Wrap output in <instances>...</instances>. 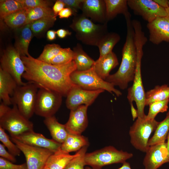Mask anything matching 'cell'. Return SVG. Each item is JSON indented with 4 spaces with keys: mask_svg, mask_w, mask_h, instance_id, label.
Listing matches in <instances>:
<instances>
[{
    "mask_svg": "<svg viewBox=\"0 0 169 169\" xmlns=\"http://www.w3.org/2000/svg\"><path fill=\"white\" fill-rule=\"evenodd\" d=\"M21 58L25 67L22 78L35 84L39 88L50 89L66 97L76 85L70 78L71 74L77 70L74 60L65 64L55 65L40 61L29 54L21 56Z\"/></svg>",
    "mask_w": 169,
    "mask_h": 169,
    "instance_id": "1",
    "label": "cell"
},
{
    "mask_svg": "<svg viewBox=\"0 0 169 169\" xmlns=\"http://www.w3.org/2000/svg\"><path fill=\"white\" fill-rule=\"evenodd\" d=\"M127 33L125 42L122 50V57L120 65L115 73L110 74L105 81L118 86L124 90L129 83L134 79L137 62L135 32L131 20V15L126 17Z\"/></svg>",
    "mask_w": 169,
    "mask_h": 169,
    "instance_id": "2",
    "label": "cell"
},
{
    "mask_svg": "<svg viewBox=\"0 0 169 169\" xmlns=\"http://www.w3.org/2000/svg\"><path fill=\"white\" fill-rule=\"evenodd\" d=\"M70 27L75 33L76 39L83 44L97 46L108 32L107 23L96 24L82 14L74 16Z\"/></svg>",
    "mask_w": 169,
    "mask_h": 169,
    "instance_id": "3",
    "label": "cell"
},
{
    "mask_svg": "<svg viewBox=\"0 0 169 169\" xmlns=\"http://www.w3.org/2000/svg\"><path fill=\"white\" fill-rule=\"evenodd\" d=\"M12 108L2 102L0 105V127L7 131L11 137L33 131V123L23 116L17 106Z\"/></svg>",
    "mask_w": 169,
    "mask_h": 169,
    "instance_id": "4",
    "label": "cell"
},
{
    "mask_svg": "<svg viewBox=\"0 0 169 169\" xmlns=\"http://www.w3.org/2000/svg\"><path fill=\"white\" fill-rule=\"evenodd\" d=\"M133 156V154L122 150H119L110 146L85 154V165L93 169H101L104 166L118 163H122Z\"/></svg>",
    "mask_w": 169,
    "mask_h": 169,
    "instance_id": "5",
    "label": "cell"
},
{
    "mask_svg": "<svg viewBox=\"0 0 169 169\" xmlns=\"http://www.w3.org/2000/svg\"><path fill=\"white\" fill-rule=\"evenodd\" d=\"M144 44L139 42L136 44L137 62L135 75L132 86L127 90V98L130 104L136 102L138 112V117L143 118L146 115L144 113L145 93L141 74V61L143 55Z\"/></svg>",
    "mask_w": 169,
    "mask_h": 169,
    "instance_id": "6",
    "label": "cell"
},
{
    "mask_svg": "<svg viewBox=\"0 0 169 169\" xmlns=\"http://www.w3.org/2000/svg\"><path fill=\"white\" fill-rule=\"evenodd\" d=\"M70 78L74 84L83 89L92 91L102 90L111 93L114 92L118 97L122 95L121 92L115 88L112 84L100 78L93 66L85 71H74Z\"/></svg>",
    "mask_w": 169,
    "mask_h": 169,
    "instance_id": "7",
    "label": "cell"
},
{
    "mask_svg": "<svg viewBox=\"0 0 169 169\" xmlns=\"http://www.w3.org/2000/svg\"><path fill=\"white\" fill-rule=\"evenodd\" d=\"M159 122L148 118L137 117L130 127V142L136 149L146 152L149 148L148 142L151 134L156 130Z\"/></svg>",
    "mask_w": 169,
    "mask_h": 169,
    "instance_id": "8",
    "label": "cell"
},
{
    "mask_svg": "<svg viewBox=\"0 0 169 169\" xmlns=\"http://www.w3.org/2000/svg\"><path fill=\"white\" fill-rule=\"evenodd\" d=\"M38 89L37 85L28 82L18 85L11 97L12 104L16 105L21 114L28 119L34 113Z\"/></svg>",
    "mask_w": 169,
    "mask_h": 169,
    "instance_id": "9",
    "label": "cell"
},
{
    "mask_svg": "<svg viewBox=\"0 0 169 169\" xmlns=\"http://www.w3.org/2000/svg\"><path fill=\"white\" fill-rule=\"evenodd\" d=\"M62 97L55 91L43 88H39L34 113L44 118L54 116L61 105Z\"/></svg>",
    "mask_w": 169,
    "mask_h": 169,
    "instance_id": "10",
    "label": "cell"
},
{
    "mask_svg": "<svg viewBox=\"0 0 169 169\" xmlns=\"http://www.w3.org/2000/svg\"><path fill=\"white\" fill-rule=\"evenodd\" d=\"M0 63V68L14 78L18 85L25 84L22 79L25 67L21 55L14 47H10L4 50Z\"/></svg>",
    "mask_w": 169,
    "mask_h": 169,
    "instance_id": "11",
    "label": "cell"
},
{
    "mask_svg": "<svg viewBox=\"0 0 169 169\" xmlns=\"http://www.w3.org/2000/svg\"><path fill=\"white\" fill-rule=\"evenodd\" d=\"M11 140L24 155L27 169H43L49 157L53 153L47 149L25 144L13 137Z\"/></svg>",
    "mask_w": 169,
    "mask_h": 169,
    "instance_id": "12",
    "label": "cell"
},
{
    "mask_svg": "<svg viewBox=\"0 0 169 169\" xmlns=\"http://www.w3.org/2000/svg\"><path fill=\"white\" fill-rule=\"evenodd\" d=\"M127 4L134 14L141 16L148 23L158 17L168 16L166 9L154 0H127Z\"/></svg>",
    "mask_w": 169,
    "mask_h": 169,
    "instance_id": "13",
    "label": "cell"
},
{
    "mask_svg": "<svg viewBox=\"0 0 169 169\" xmlns=\"http://www.w3.org/2000/svg\"><path fill=\"white\" fill-rule=\"evenodd\" d=\"M104 91L102 90H86L76 85L70 90L66 96V106L70 110H74L82 105L89 106Z\"/></svg>",
    "mask_w": 169,
    "mask_h": 169,
    "instance_id": "14",
    "label": "cell"
},
{
    "mask_svg": "<svg viewBox=\"0 0 169 169\" xmlns=\"http://www.w3.org/2000/svg\"><path fill=\"white\" fill-rule=\"evenodd\" d=\"M143 161L145 169H157L169 163L166 141L150 146Z\"/></svg>",
    "mask_w": 169,
    "mask_h": 169,
    "instance_id": "15",
    "label": "cell"
},
{
    "mask_svg": "<svg viewBox=\"0 0 169 169\" xmlns=\"http://www.w3.org/2000/svg\"><path fill=\"white\" fill-rule=\"evenodd\" d=\"M11 137L30 146L47 149L53 153L60 149L61 144L53 139H48L42 134L36 133L34 131L26 132Z\"/></svg>",
    "mask_w": 169,
    "mask_h": 169,
    "instance_id": "16",
    "label": "cell"
},
{
    "mask_svg": "<svg viewBox=\"0 0 169 169\" xmlns=\"http://www.w3.org/2000/svg\"><path fill=\"white\" fill-rule=\"evenodd\" d=\"M88 106L82 105L70 110L69 119L65 124L69 133L81 135L88 125L87 115Z\"/></svg>",
    "mask_w": 169,
    "mask_h": 169,
    "instance_id": "17",
    "label": "cell"
},
{
    "mask_svg": "<svg viewBox=\"0 0 169 169\" xmlns=\"http://www.w3.org/2000/svg\"><path fill=\"white\" fill-rule=\"evenodd\" d=\"M146 27L151 42L158 45L163 41L169 42V16L158 17L148 23Z\"/></svg>",
    "mask_w": 169,
    "mask_h": 169,
    "instance_id": "18",
    "label": "cell"
},
{
    "mask_svg": "<svg viewBox=\"0 0 169 169\" xmlns=\"http://www.w3.org/2000/svg\"><path fill=\"white\" fill-rule=\"evenodd\" d=\"M80 10L83 15L94 23H107L104 0H83Z\"/></svg>",
    "mask_w": 169,
    "mask_h": 169,
    "instance_id": "19",
    "label": "cell"
},
{
    "mask_svg": "<svg viewBox=\"0 0 169 169\" xmlns=\"http://www.w3.org/2000/svg\"><path fill=\"white\" fill-rule=\"evenodd\" d=\"M18 85L14 78L0 68V99L8 105L12 104L11 97Z\"/></svg>",
    "mask_w": 169,
    "mask_h": 169,
    "instance_id": "20",
    "label": "cell"
},
{
    "mask_svg": "<svg viewBox=\"0 0 169 169\" xmlns=\"http://www.w3.org/2000/svg\"><path fill=\"white\" fill-rule=\"evenodd\" d=\"M119 64L117 57L112 51L107 55L99 57L93 66L97 74L104 80L110 75L111 71Z\"/></svg>",
    "mask_w": 169,
    "mask_h": 169,
    "instance_id": "21",
    "label": "cell"
},
{
    "mask_svg": "<svg viewBox=\"0 0 169 169\" xmlns=\"http://www.w3.org/2000/svg\"><path fill=\"white\" fill-rule=\"evenodd\" d=\"M16 31L14 48L21 56H28L29 54L28 48L33 34L30 24L17 28Z\"/></svg>",
    "mask_w": 169,
    "mask_h": 169,
    "instance_id": "22",
    "label": "cell"
},
{
    "mask_svg": "<svg viewBox=\"0 0 169 169\" xmlns=\"http://www.w3.org/2000/svg\"><path fill=\"white\" fill-rule=\"evenodd\" d=\"M44 123L53 140L61 144L64 141L69 134L65 124L59 123L54 115L45 118Z\"/></svg>",
    "mask_w": 169,
    "mask_h": 169,
    "instance_id": "23",
    "label": "cell"
},
{
    "mask_svg": "<svg viewBox=\"0 0 169 169\" xmlns=\"http://www.w3.org/2000/svg\"><path fill=\"white\" fill-rule=\"evenodd\" d=\"M106 9L107 22L114 19L119 14L125 18L131 14L128 10L127 0H104Z\"/></svg>",
    "mask_w": 169,
    "mask_h": 169,
    "instance_id": "24",
    "label": "cell"
},
{
    "mask_svg": "<svg viewBox=\"0 0 169 169\" xmlns=\"http://www.w3.org/2000/svg\"><path fill=\"white\" fill-rule=\"evenodd\" d=\"M76 155V152L71 155L60 149L49 156L45 166L50 169H64Z\"/></svg>",
    "mask_w": 169,
    "mask_h": 169,
    "instance_id": "25",
    "label": "cell"
},
{
    "mask_svg": "<svg viewBox=\"0 0 169 169\" xmlns=\"http://www.w3.org/2000/svg\"><path fill=\"white\" fill-rule=\"evenodd\" d=\"M89 146L87 138L81 135L69 133L64 141L61 144L60 149L65 152L78 151L82 147Z\"/></svg>",
    "mask_w": 169,
    "mask_h": 169,
    "instance_id": "26",
    "label": "cell"
},
{
    "mask_svg": "<svg viewBox=\"0 0 169 169\" xmlns=\"http://www.w3.org/2000/svg\"><path fill=\"white\" fill-rule=\"evenodd\" d=\"M74 53L73 59L76 66L77 70L84 71L90 69L95 61L84 51L81 45L77 43L73 49Z\"/></svg>",
    "mask_w": 169,
    "mask_h": 169,
    "instance_id": "27",
    "label": "cell"
},
{
    "mask_svg": "<svg viewBox=\"0 0 169 169\" xmlns=\"http://www.w3.org/2000/svg\"><path fill=\"white\" fill-rule=\"evenodd\" d=\"M120 39V36L116 33L108 32L105 34L97 45L99 50V57L105 56L112 51L113 48Z\"/></svg>",
    "mask_w": 169,
    "mask_h": 169,
    "instance_id": "28",
    "label": "cell"
},
{
    "mask_svg": "<svg viewBox=\"0 0 169 169\" xmlns=\"http://www.w3.org/2000/svg\"><path fill=\"white\" fill-rule=\"evenodd\" d=\"M169 132V110L165 118L159 122L153 136L149 139V146L166 142Z\"/></svg>",
    "mask_w": 169,
    "mask_h": 169,
    "instance_id": "29",
    "label": "cell"
},
{
    "mask_svg": "<svg viewBox=\"0 0 169 169\" xmlns=\"http://www.w3.org/2000/svg\"><path fill=\"white\" fill-rule=\"evenodd\" d=\"M169 99V86L168 85H156L153 89L146 92L145 105H149L155 102Z\"/></svg>",
    "mask_w": 169,
    "mask_h": 169,
    "instance_id": "30",
    "label": "cell"
},
{
    "mask_svg": "<svg viewBox=\"0 0 169 169\" xmlns=\"http://www.w3.org/2000/svg\"><path fill=\"white\" fill-rule=\"evenodd\" d=\"M27 18V11L24 8L6 16L3 20L8 27L17 29L25 25Z\"/></svg>",
    "mask_w": 169,
    "mask_h": 169,
    "instance_id": "31",
    "label": "cell"
},
{
    "mask_svg": "<svg viewBox=\"0 0 169 169\" xmlns=\"http://www.w3.org/2000/svg\"><path fill=\"white\" fill-rule=\"evenodd\" d=\"M26 9L27 18L25 25L43 18L55 16L50 7H38Z\"/></svg>",
    "mask_w": 169,
    "mask_h": 169,
    "instance_id": "32",
    "label": "cell"
},
{
    "mask_svg": "<svg viewBox=\"0 0 169 169\" xmlns=\"http://www.w3.org/2000/svg\"><path fill=\"white\" fill-rule=\"evenodd\" d=\"M56 16L43 18L35 21L30 24V27L33 34L39 35L52 27L56 20Z\"/></svg>",
    "mask_w": 169,
    "mask_h": 169,
    "instance_id": "33",
    "label": "cell"
},
{
    "mask_svg": "<svg viewBox=\"0 0 169 169\" xmlns=\"http://www.w3.org/2000/svg\"><path fill=\"white\" fill-rule=\"evenodd\" d=\"M25 8L18 0H2L0 1V16L1 19L6 16Z\"/></svg>",
    "mask_w": 169,
    "mask_h": 169,
    "instance_id": "34",
    "label": "cell"
},
{
    "mask_svg": "<svg viewBox=\"0 0 169 169\" xmlns=\"http://www.w3.org/2000/svg\"><path fill=\"white\" fill-rule=\"evenodd\" d=\"M61 49L60 46L58 44H47L37 59L43 62L51 64L52 59L58 54Z\"/></svg>",
    "mask_w": 169,
    "mask_h": 169,
    "instance_id": "35",
    "label": "cell"
},
{
    "mask_svg": "<svg viewBox=\"0 0 169 169\" xmlns=\"http://www.w3.org/2000/svg\"><path fill=\"white\" fill-rule=\"evenodd\" d=\"M74 53L70 48H61L58 54L52 59L51 64L62 65L68 64L73 60Z\"/></svg>",
    "mask_w": 169,
    "mask_h": 169,
    "instance_id": "36",
    "label": "cell"
},
{
    "mask_svg": "<svg viewBox=\"0 0 169 169\" xmlns=\"http://www.w3.org/2000/svg\"><path fill=\"white\" fill-rule=\"evenodd\" d=\"M88 146H85L77 151L76 156L71 160L64 169H84V157Z\"/></svg>",
    "mask_w": 169,
    "mask_h": 169,
    "instance_id": "37",
    "label": "cell"
},
{
    "mask_svg": "<svg viewBox=\"0 0 169 169\" xmlns=\"http://www.w3.org/2000/svg\"><path fill=\"white\" fill-rule=\"evenodd\" d=\"M169 103V99L151 104L149 105V110L146 115L147 117L149 119H155L156 116L158 113L167 111Z\"/></svg>",
    "mask_w": 169,
    "mask_h": 169,
    "instance_id": "38",
    "label": "cell"
},
{
    "mask_svg": "<svg viewBox=\"0 0 169 169\" xmlns=\"http://www.w3.org/2000/svg\"><path fill=\"white\" fill-rule=\"evenodd\" d=\"M5 130L0 127V140L9 152L14 156H18L21 152L17 145L10 139Z\"/></svg>",
    "mask_w": 169,
    "mask_h": 169,
    "instance_id": "39",
    "label": "cell"
},
{
    "mask_svg": "<svg viewBox=\"0 0 169 169\" xmlns=\"http://www.w3.org/2000/svg\"><path fill=\"white\" fill-rule=\"evenodd\" d=\"M23 5L25 8H29L38 7H50L53 4L52 2L44 0H18Z\"/></svg>",
    "mask_w": 169,
    "mask_h": 169,
    "instance_id": "40",
    "label": "cell"
},
{
    "mask_svg": "<svg viewBox=\"0 0 169 169\" xmlns=\"http://www.w3.org/2000/svg\"><path fill=\"white\" fill-rule=\"evenodd\" d=\"M0 169H27V167L26 163L20 165L15 164L0 157Z\"/></svg>",
    "mask_w": 169,
    "mask_h": 169,
    "instance_id": "41",
    "label": "cell"
},
{
    "mask_svg": "<svg viewBox=\"0 0 169 169\" xmlns=\"http://www.w3.org/2000/svg\"><path fill=\"white\" fill-rule=\"evenodd\" d=\"M65 4L66 8H70L73 11V15L77 14L79 10L81 9L83 0H61Z\"/></svg>",
    "mask_w": 169,
    "mask_h": 169,
    "instance_id": "42",
    "label": "cell"
},
{
    "mask_svg": "<svg viewBox=\"0 0 169 169\" xmlns=\"http://www.w3.org/2000/svg\"><path fill=\"white\" fill-rule=\"evenodd\" d=\"M0 156L5 159L13 163L16 161L15 156L9 152H8L5 148V146L2 144H0Z\"/></svg>",
    "mask_w": 169,
    "mask_h": 169,
    "instance_id": "43",
    "label": "cell"
},
{
    "mask_svg": "<svg viewBox=\"0 0 169 169\" xmlns=\"http://www.w3.org/2000/svg\"><path fill=\"white\" fill-rule=\"evenodd\" d=\"M64 3L61 0H57L52 8L54 15L57 16L58 13L64 8Z\"/></svg>",
    "mask_w": 169,
    "mask_h": 169,
    "instance_id": "44",
    "label": "cell"
},
{
    "mask_svg": "<svg viewBox=\"0 0 169 169\" xmlns=\"http://www.w3.org/2000/svg\"><path fill=\"white\" fill-rule=\"evenodd\" d=\"M73 15L72 10L69 8H65L63 9L58 14L60 18H68Z\"/></svg>",
    "mask_w": 169,
    "mask_h": 169,
    "instance_id": "45",
    "label": "cell"
},
{
    "mask_svg": "<svg viewBox=\"0 0 169 169\" xmlns=\"http://www.w3.org/2000/svg\"><path fill=\"white\" fill-rule=\"evenodd\" d=\"M56 32V34L60 38H64L68 35H70L71 32L68 30L64 29H60L58 30Z\"/></svg>",
    "mask_w": 169,
    "mask_h": 169,
    "instance_id": "46",
    "label": "cell"
},
{
    "mask_svg": "<svg viewBox=\"0 0 169 169\" xmlns=\"http://www.w3.org/2000/svg\"><path fill=\"white\" fill-rule=\"evenodd\" d=\"M154 1L161 7L166 9L169 6V1L167 0H154Z\"/></svg>",
    "mask_w": 169,
    "mask_h": 169,
    "instance_id": "47",
    "label": "cell"
},
{
    "mask_svg": "<svg viewBox=\"0 0 169 169\" xmlns=\"http://www.w3.org/2000/svg\"><path fill=\"white\" fill-rule=\"evenodd\" d=\"M56 32L53 30H49L47 33V38L50 40L52 41L56 38Z\"/></svg>",
    "mask_w": 169,
    "mask_h": 169,
    "instance_id": "48",
    "label": "cell"
},
{
    "mask_svg": "<svg viewBox=\"0 0 169 169\" xmlns=\"http://www.w3.org/2000/svg\"><path fill=\"white\" fill-rule=\"evenodd\" d=\"M131 114L133 120H134L136 118L138 117V112L137 109H136L133 106V103L130 104Z\"/></svg>",
    "mask_w": 169,
    "mask_h": 169,
    "instance_id": "49",
    "label": "cell"
},
{
    "mask_svg": "<svg viewBox=\"0 0 169 169\" xmlns=\"http://www.w3.org/2000/svg\"><path fill=\"white\" fill-rule=\"evenodd\" d=\"M122 166L117 169H132L130 164L127 162H125L122 163ZM85 169H93L89 167H86Z\"/></svg>",
    "mask_w": 169,
    "mask_h": 169,
    "instance_id": "50",
    "label": "cell"
},
{
    "mask_svg": "<svg viewBox=\"0 0 169 169\" xmlns=\"http://www.w3.org/2000/svg\"><path fill=\"white\" fill-rule=\"evenodd\" d=\"M167 141L166 142V148L168 152V156L169 158V132L168 134L167 137Z\"/></svg>",
    "mask_w": 169,
    "mask_h": 169,
    "instance_id": "51",
    "label": "cell"
},
{
    "mask_svg": "<svg viewBox=\"0 0 169 169\" xmlns=\"http://www.w3.org/2000/svg\"><path fill=\"white\" fill-rule=\"evenodd\" d=\"M165 9L167 12L168 16L169 17V6L168 8Z\"/></svg>",
    "mask_w": 169,
    "mask_h": 169,
    "instance_id": "52",
    "label": "cell"
},
{
    "mask_svg": "<svg viewBox=\"0 0 169 169\" xmlns=\"http://www.w3.org/2000/svg\"><path fill=\"white\" fill-rule=\"evenodd\" d=\"M43 169H50L45 166L44 167V168H43Z\"/></svg>",
    "mask_w": 169,
    "mask_h": 169,
    "instance_id": "53",
    "label": "cell"
}]
</instances>
